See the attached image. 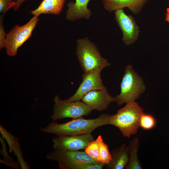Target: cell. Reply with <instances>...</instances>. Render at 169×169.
Listing matches in <instances>:
<instances>
[{
    "instance_id": "obj_8",
    "label": "cell",
    "mask_w": 169,
    "mask_h": 169,
    "mask_svg": "<svg viewBox=\"0 0 169 169\" xmlns=\"http://www.w3.org/2000/svg\"><path fill=\"white\" fill-rule=\"evenodd\" d=\"M102 70V69H96L84 73L82 76V81L75 93L65 100L69 102L80 100L89 92L105 88L101 77Z\"/></svg>"
},
{
    "instance_id": "obj_12",
    "label": "cell",
    "mask_w": 169,
    "mask_h": 169,
    "mask_svg": "<svg viewBox=\"0 0 169 169\" xmlns=\"http://www.w3.org/2000/svg\"><path fill=\"white\" fill-rule=\"evenodd\" d=\"M90 0H75V2L71 1L67 5L66 18L70 21L84 18L89 19L91 15L90 10L87 8L88 3Z\"/></svg>"
},
{
    "instance_id": "obj_22",
    "label": "cell",
    "mask_w": 169,
    "mask_h": 169,
    "mask_svg": "<svg viewBox=\"0 0 169 169\" xmlns=\"http://www.w3.org/2000/svg\"><path fill=\"white\" fill-rule=\"evenodd\" d=\"M105 165L104 163H85L78 166L76 169H102Z\"/></svg>"
},
{
    "instance_id": "obj_3",
    "label": "cell",
    "mask_w": 169,
    "mask_h": 169,
    "mask_svg": "<svg viewBox=\"0 0 169 169\" xmlns=\"http://www.w3.org/2000/svg\"><path fill=\"white\" fill-rule=\"evenodd\" d=\"M76 43V55L84 73L96 69H103L110 65L102 57L96 45L88 38L79 39Z\"/></svg>"
},
{
    "instance_id": "obj_10",
    "label": "cell",
    "mask_w": 169,
    "mask_h": 169,
    "mask_svg": "<svg viewBox=\"0 0 169 169\" xmlns=\"http://www.w3.org/2000/svg\"><path fill=\"white\" fill-rule=\"evenodd\" d=\"M115 19L121 30L122 40L126 45L133 44L139 36V28L133 18L126 14L122 9L115 11Z\"/></svg>"
},
{
    "instance_id": "obj_9",
    "label": "cell",
    "mask_w": 169,
    "mask_h": 169,
    "mask_svg": "<svg viewBox=\"0 0 169 169\" xmlns=\"http://www.w3.org/2000/svg\"><path fill=\"white\" fill-rule=\"evenodd\" d=\"M91 134L75 136H58L52 139L54 150L78 151L84 150L94 140Z\"/></svg>"
},
{
    "instance_id": "obj_5",
    "label": "cell",
    "mask_w": 169,
    "mask_h": 169,
    "mask_svg": "<svg viewBox=\"0 0 169 169\" xmlns=\"http://www.w3.org/2000/svg\"><path fill=\"white\" fill-rule=\"evenodd\" d=\"M53 113L51 118L54 121L65 118H76L89 115L93 110L80 100L73 102L61 100L58 95L54 99Z\"/></svg>"
},
{
    "instance_id": "obj_17",
    "label": "cell",
    "mask_w": 169,
    "mask_h": 169,
    "mask_svg": "<svg viewBox=\"0 0 169 169\" xmlns=\"http://www.w3.org/2000/svg\"><path fill=\"white\" fill-rule=\"evenodd\" d=\"M112 159L111 153L109 151L108 145L103 141L102 136L100 143L98 161L99 163L108 164Z\"/></svg>"
},
{
    "instance_id": "obj_1",
    "label": "cell",
    "mask_w": 169,
    "mask_h": 169,
    "mask_svg": "<svg viewBox=\"0 0 169 169\" xmlns=\"http://www.w3.org/2000/svg\"><path fill=\"white\" fill-rule=\"evenodd\" d=\"M111 116L104 114L93 119H85L81 117L64 123L51 122L44 127H40V129L44 133L58 136L91 134L97 128L108 125Z\"/></svg>"
},
{
    "instance_id": "obj_24",
    "label": "cell",
    "mask_w": 169,
    "mask_h": 169,
    "mask_svg": "<svg viewBox=\"0 0 169 169\" xmlns=\"http://www.w3.org/2000/svg\"><path fill=\"white\" fill-rule=\"evenodd\" d=\"M166 11L165 21L169 23V8H167Z\"/></svg>"
},
{
    "instance_id": "obj_20",
    "label": "cell",
    "mask_w": 169,
    "mask_h": 169,
    "mask_svg": "<svg viewBox=\"0 0 169 169\" xmlns=\"http://www.w3.org/2000/svg\"><path fill=\"white\" fill-rule=\"evenodd\" d=\"M16 3L15 0H0V13L4 15L11 8H13Z\"/></svg>"
},
{
    "instance_id": "obj_2",
    "label": "cell",
    "mask_w": 169,
    "mask_h": 169,
    "mask_svg": "<svg viewBox=\"0 0 169 169\" xmlns=\"http://www.w3.org/2000/svg\"><path fill=\"white\" fill-rule=\"evenodd\" d=\"M143 113V109L137 103L129 102L118 110L116 114L111 115L108 125L116 127L123 136L129 138L137 132L140 118Z\"/></svg>"
},
{
    "instance_id": "obj_16",
    "label": "cell",
    "mask_w": 169,
    "mask_h": 169,
    "mask_svg": "<svg viewBox=\"0 0 169 169\" xmlns=\"http://www.w3.org/2000/svg\"><path fill=\"white\" fill-rule=\"evenodd\" d=\"M139 145V139L137 136L135 137L130 142L128 146L129 154V160L125 169H142L138 156Z\"/></svg>"
},
{
    "instance_id": "obj_7",
    "label": "cell",
    "mask_w": 169,
    "mask_h": 169,
    "mask_svg": "<svg viewBox=\"0 0 169 169\" xmlns=\"http://www.w3.org/2000/svg\"><path fill=\"white\" fill-rule=\"evenodd\" d=\"M46 158L57 161L60 169H76L84 164L96 163L84 151H80L54 150L47 155Z\"/></svg>"
},
{
    "instance_id": "obj_4",
    "label": "cell",
    "mask_w": 169,
    "mask_h": 169,
    "mask_svg": "<svg viewBox=\"0 0 169 169\" xmlns=\"http://www.w3.org/2000/svg\"><path fill=\"white\" fill-rule=\"evenodd\" d=\"M120 88V94L115 97V101L120 105L135 101L145 90L142 79L134 71L131 65L126 68Z\"/></svg>"
},
{
    "instance_id": "obj_6",
    "label": "cell",
    "mask_w": 169,
    "mask_h": 169,
    "mask_svg": "<svg viewBox=\"0 0 169 169\" xmlns=\"http://www.w3.org/2000/svg\"><path fill=\"white\" fill-rule=\"evenodd\" d=\"M38 20V16H34L24 25H16L7 34L5 48L8 56L16 55L19 48L31 37Z\"/></svg>"
},
{
    "instance_id": "obj_15",
    "label": "cell",
    "mask_w": 169,
    "mask_h": 169,
    "mask_svg": "<svg viewBox=\"0 0 169 169\" xmlns=\"http://www.w3.org/2000/svg\"><path fill=\"white\" fill-rule=\"evenodd\" d=\"M66 0H43L31 13L38 17L41 14L58 15L62 11Z\"/></svg>"
},
{
    "instance_id": "obj_18",
    "label": "cell",
    "mask_w": 169,
    "mask_h": 169,
    "mask_svg": "<svg viewBox=\"0 0 169 169\" xmlns=\"http://www.w3.org/2000/svg\"><path fill=\"white\" fill-rule=\"evenodd\" d=\"M101 136L99 135L97 139L90 142L84 149V151L97 164L99 152V143Z\"/></svg>"
},
{
    "instance_id": "obj_11",
    "label": "cell",
    "mask_w": 169,
    "mask_h": 169,
    "mask_svg": "<svg viewBox=\"0 0 169 169\" xmlns=\"http://www.w3.org/2000/svg\"><path fill=\"white\" fill-rule=\"evenodd\" d=\"M81 100L93 110L102 111L106 110L111 102L115 101V98L109 94L105 87L89 92Z\"/></svg>"
},
{
    "instance_id": "obj_19",
    "label": "cell",
    "mask_w": 169,
    "mask_h": 169,
    "mask_svg": "<svg viewBox=\"0 0 169 169\" xmlns=\"http://www.w3.org/2000/svg\"><path fill=\"white\" fill-rule=\"evenodd\" d=\"M156 121L152 115L143 113L141 115L140 120V127L144 130H150L156 126Z\"/></svg>"
},
{
    "instance_id": "obj_13",
    "label": "cell",
    "mask_w": 169,
    "mask_h": 169,
    "mask_svg": "<svg viewBox=\"0 0 169 169\" xmlns=\"http://www.w3.org/2000/svg\"><path fill=\"white\" fill-rule=\"evenodd\" d=\"M105 9L109 12L127 7L135 14L140 11L147 0H101Z\"/></svg>"
},
{
    "instance_id": "obj_23",
    "label": "cell",
    "mask_w": 169,
    "mask_h": 169,
    "mask_svg": "<svg viewBox=\"0 0 169 169\" xmlns=\"http://www.w3.org/2000/svg\"><path fill=\"white\" fill-rule=\"evenodd\" d=\"M16 4L15 6L13 8V9L14 11L18 10L19 8L21 5L25 1L28 0H15Z\"/></svg>"
},
{
    "instance_id": "obj_21",
    "label": "cell",
    "mask_w": 169,
    "mask_h": 169,
    "mask_svg": "<svg viewBox=\"0 0 169 169\" xmlns=\"http://www.w3.org/2000/svg\"><path fill=\"white\" fill-rule=\"evenodd\" d=\"M4 15L2 14L0 17V49L5 48L6 38L7 35L4 31L3 24Z\"/></svg>"
},
{
    "instance_id": "obj_14",
    "label": "cell",
    "mask_w": 169,
    "mask_h": 169,
    "mask_svg": "<svg viewBox=\"0 0 169 169\" xmlns=\"http://www.w3.org/2000/svg\"><path fill=\"white\" fill-rule=\"evenodd\" d=\"M112 159L105 165L108 169L125 168L129 160V154L128 146L123 144L120 147L113 150L111 153Z\"/></svg>"
}]
</instances>
